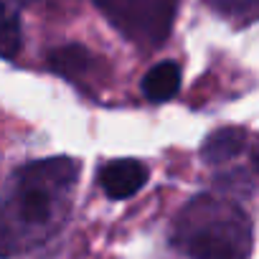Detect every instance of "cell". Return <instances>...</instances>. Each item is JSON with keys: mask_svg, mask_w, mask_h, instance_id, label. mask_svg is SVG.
Returning a JSON list of instances; mask_svg holds the SVG:
<instances>
[{"mask_svg": "<svg viewBox=\"0 0 259 259\" xmlns=\"http://www.w3.org/2000/svg\"><path fill=\"white\" fill-rule=\"evenodd\" d=\"M76 178L79 163L69 155L26 163L11 176L0 198V259L46 244L64 226Z\"/></svg>", "mask_w": 259, "mask_h": 259, "instance_id": "6da1fadb", "label": "cell"}, {"mask_svg": "<svg viewBox=\"0 0 259 259\" xmlns=\"http://www.w3.org/2000/svg\"><path fill=\"white\" fill-rule=\"evenodd\" d=\"M173 244L188 259H249L254 226L236 201L203 193L178 211Z\"/></svg>", "mask_w": 259, "mask_h": 259, "instance_id": "7a4b0ae2", "label": "cell"}, {"mask_svg": "<svg viewBox=\"0 0 259 259\" xmlns=\"http://www.w3.org/2000/svg\"><path fill=\"white\" fill-rule=\"evenodd\" d=\"M102 16L140 49H158L165 44L178 0H94Z\"/></svg>", "mask_w": 259, "mask_h": 259, "instance_id": "3957f363", "label": "cell"}, {"mask_svg": "<svg viewBox=\"0 0 259 259\" xmlns=\"http://www.w3.org/2000/svg\"><path fill=\"white\" fill-rule=\"evenodd\" d=\"M148 165L135 160V158H122V160H109L102 165L99 170V186L102 191L114 198V201H122V198H130L135 196L145 183H148Z\"/></svg>", "mask_w": 259, "mask_h": 259, "instance_id": "277c9868", "label": "cell"}, {"mask_svg": "<svg viewBox=\"0 0 259 259\" xmlns=\"http://www.w3.org/2000/svg\"><path fill=\"white\" fill-rule=\"evenodd\" d=\"M49 64L61 76H66V79H71L76 84H84L87 79H94L99 59L94 54H89L84 46H64V49L51 51Z\"/></svg>", "mask_w": 259, "mask_h": 259, "instance_id": "5b68a950", "label": "cell"}, {"mask_svg": "<svg viewBox=\"0 0 259 259\" xmlns=\"http://www.w3.org/2000/svg\"><path fill=\"white\" fill-rule=\"evenodd\" d=\"M246 130L241 127H224V130H216L211 133L201 148V158L208 163V165H219V163H226V160H234L239 158L244 150H246Z\"/></svg>", "mask_w": 259, "mask_h": 259, "instance_id": "8992f818", "label": "cell"}, {"mask_svg": "<svg viewBox=\"0 0 259 259\" xmlns=\"http://www.w3.org/2000/svg\"><path fill=\"white\" fill-rule=\"evenodd\" d=\"M181 89V66L176 61L155 64L143 79V94L150 102H168Z\"/></svg>", "mask_w": 259, "mask_h": 259, "instance_id": "52a82bcc", "label": "cell"}, {"mask_svg": "<svg viewBox=\"0 0 259 259\" xmlns=\"http://www.w3.org/2000/svg\"><path fill=\"white\" fill-rule=\"evenodd\" d=\"M21 51V6L18 0H0V56L16 59Z\"/></svg>", "mask_w": 259, "mask_h": 259, "instance_id": "ba28073f", "label": "cell"}]
</instances>
